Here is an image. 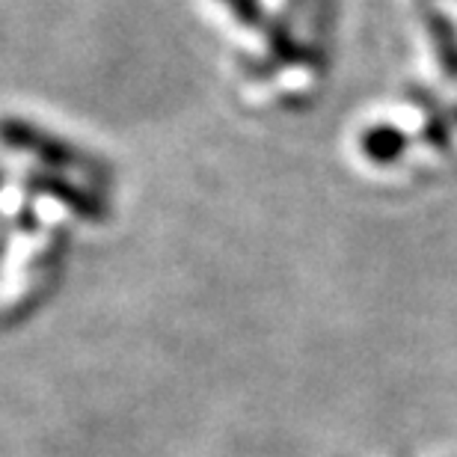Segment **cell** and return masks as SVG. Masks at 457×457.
Returning a JSON list of instances; mask_svg holds the SVG:
<instances>
[{"mask_svg":"<svg viewBox=\"0 0 457 457\" xmlns=\"http://www.w3.org/2000/svg\"><path fill=\"white\" fill-rule=\"evenodd\" d=\"M407 137L392 125H378L371 131H365L362 137V152L369 154L374 163H392L404 152Z\"/></svg>","mask_w":457,"mask_h":457,"instance_id":"cell-2","label":"cell"},{"mask_svg":"<svg viewBox=\"0 0 457 457\" xmlns=\"http://www.w3.org/2000/svg\"><path fill=\"white\" fill-rule=\"evenodd\" d=\"M39 187H42V190H48L51 196L62 199V203H69L71 208H75V212H80L84 217H89V220H102L104 205L98 203L96 196H84L80 190L75 194V187L62 185V181H45V179H39Z\"/></svg>","mask_w":457,"mask_h":457,"instance_id":"cell-4","label":"cell"},{"mask_svg":"<svg viewBox=\"0 0 457 457\" xmlns=\"http://www.w3.org/2000/svg\"><path fill=\"white\" fill-rule=\"evenodd\" d=\"M425 24L428 30L434 36V45H436V57H440V66L445 69V75L452 80H457V36L452 30V24L445 21L440 12H425Z\"/></svg>","mask_w":457,"mask_h":457,"instance_id":"cell-3","label":"cell"},{"mask_svg":"<svg viewBox=\"0 0 457 457\" xmlns=\"http://www.w3.org/2000/svg\"><path fill=\"white\" fill-rule=\"evenodd\" d=\"M0 140L36 154V158L51 163V167H80L84 163V158L78 152H71L66 143L54 140V137L21 122V119H0Z\"/></svg>","mask_w":457,"mask_h":457,"instance_id":"cell-1","label":"cell"},{"mask_svg":"<svg viewBox=\"0 0 457 457\" xmlns=\"http://www.w3.org/2000/svg\"><path fill=\"white\" fill-rule=\"evenodd\" d=\"M226 4L244 24H259V0H226Z\"/></svg>","mask_w":457,"mask_h":457,"instance_id":"cell-5","label":"cell"}]
</instances>
